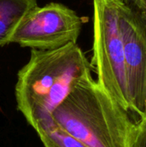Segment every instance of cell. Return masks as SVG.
Masks as SVG:
<instances>
[{"mask_svg":"<svg viewBox=\"0 0 146 147\" xmlns=\"http://www.w3.org/2000/svg\"><path fill=\"white\" fill-rule=\"evenodd\" d=\"M54 123L87 147H131L137 121L89 75L52 113Z\"/></svg>","mask_w":146,"mask_h":147,"instance_id":"obj_2","label":"cell"},{"mask_svg":"<svg viewBox=\"0 0 146 147\" xmlns=\"http://www.w3.org/2000/svg\"><path fill=\"white\" fill-rule=\"evenodd\" d=\"M91 69L77 43L51 50L31 49L28 62L17 74V109L34 129L52 121V113L77 83L91 75Z\"/></svg>","mask_w":146,"mask_h":147,"instance_id":"obj_1","label":"cell"},{"mask_svg":"<svg viewBox=\"0 0 146 147\" xmlns=\"http://www.w3.org/2000/svg\"><path fill=\"white\" fill-rule=\"evenodd\" d=\"M131 113L144 114L146 84V20L123 0L119 9Z\"/></svg>","mask_w":146,"mask_h":147,"instance_id":"obj_5","label":"cell"},{"mask_svg":"<svg viewBox=\"0 0 146 147\" xmlns=\"http://www.w3.org/2000/svg\"><path fill=\"white\" fill-rule=\"evenodd\" d=\"M35 131L45 147H87L57 126L53 120L38 127Z\"/></svg>","mask_w":146,"mask_h":147,"instance_id":"obj_7","label":"cell"},{"mask_svg":"<svg viewBox=\"0 0 146 147\" xmlns=\"http://www.w3.org/2000/svg\"><path fill=\"white\" fill-rule=\"evenodd\" d=\"M36 6L37 0H0V47L10 43L22 20Z\"/></svg>","mask_w":146,"mask_h":147,"instance_id":"obj_6","label":"cell"},{"mask_svg":"<svg viewBox=\"0 0 146 147\" xmlns=\"http://www.w3.org/2000/svg\"><path fill=\"white\" fill-rule=\"evenodd\" d=\"M121 0H93V57L97 82L125 110L131 113L119 9Z\"/></svg>","mask_w":146,"mask_h":147,"instance_id":"obj_3","label":"cell"},{"mask_svg":"<svg viewBox=\"0 0 146 147\" xmlns=\"http://www.w3.org/2000/svg\"><path fill=\"white\" fill-rule=\"evenodd\" d=\"M139 121H145L146 122V84H145V108H144V114L143 116L140 120Z\"/></svg>","mask_w":146,"mask_h":147,"instance_id":"obj_10","label":"cell"},{"mask_svg":"<svg viewBox=\"0 0 146 147\" xmlns=\"http://www.w3.org/2000/svg\"><path fill=\"white\" fill-rule=\"evenodd\" d=\"M127 5L137 10L146 20V0H123Z\"/></svg>","mask_w":146,"mask_h":147,"instance_id":"obj_9","label":"cell"},{"mask_svg":"<svg viewBox=\"0 0 146 147\" xmlns=\"http://www.w3.org/2000/svg\"><path fill=\"white\" fill-rule=\"evenodd\" d=\"M131 147H146V122L137 121V127Z\"/></svg>","mask_w":146,"mask_h":147,"instance_id":"obj_8","label":"cell"},{"mask_svg":"<svg viewBox=\"0 0 146 147\" xmlns=\"http://www.w3.org/2000/svg\"><path fill=\"white\" fill-rule=\"evenodd\" d=\"M83 19L71 8L59 3L36 6L22 20L10 43L38 50L59 48L77 43Z\"/></svg>","mask_w":146,"mask_h":147,"instance_id":"obj_4","label":"cell"}]
</instances>
